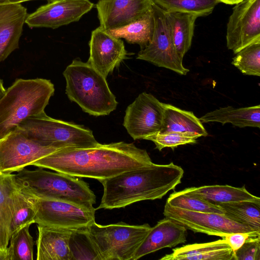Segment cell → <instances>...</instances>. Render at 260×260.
<instances>
[{"instance_id":"cell-24","label":"cell","mask_w":260,"mask_h":260,"mask_svg":"<svg viewBox=\"0 0 260 260\" xmlns=\"http://www.w3.org/2000/svg\"><path fill=\"white\" fill-rule=\"evenodd\" d=\"M165 12L175 49L183 60L191 47L195 22L198 16L187 13Z\"/></svg>"},{"instance_id":"cell-7","label":"cell","mask_w":260,"mask_h":260,"mask_svg":"<svg viewBox=\"0 0 260 260\" xmlns=\"http://www.w3.org/2000/svg\"><path fill=\"white\" fill-rule=\"evenodd\" d=\"M151 226L124 222L103 225L95 221L86 228L100 260H133Z\"/></svg>"},{"instance_id":"cell-13","label":"cell","mask_w":260,"mask_h":260,"mask_svg":"<svg viewBox=\"0 0 260 260\" xmlns=\"http://www.w3.org/2000/svg\"><path fill=\"white\" fill-rule=\"evenodd\" d=\"M164 113L163 103L144 92L127 107L123 125L134 140L145 139L160 131Z\"/></svg>"},{"instance_id":"cell-2","label":"cell","mask_w":260,"mask_h":260,"mask_svg":"<svg viewBox=\"0 0 260 260\" xmlns=\"http://www.w3.org/2000/svg\"><path fill=\"white\" fill-rule=\"evenodd\" d=\"M183 174V169L173 162H152L101 180L104 192L96 210L124 208L142 201L160 199L181 183Z\"/></svg>"},{"instance_id":"cell-30","label":"cell","mask_w":260,"mask_h":260,"mask_svg":"<svg viewBox=\"0 0 260 260\" xmlns=\"http://www.w3.org/2000/svg\"><path fill=\"white\" fill-rule=\"evenodd\" d=\"M27 225L13 233L7 247L8 260H33L35 242Z\"/></svg>"},{"instance_id":"cell-31","label":"cell","mask_w":260,"mask_h":260,"mask_svg":"<svg viewBox=\"0 0 260 260\" xmlns=\"http://www.w3.org/2000/svg\"><path fill=\"white\" fill-rule=\"evenodd\" d=\"M166 203L172 207L192 211L224 214V211L219 205L186 194L181 190L172 193Z\"/></svg>"},{"instance_id":"cell-29","label":"cell","mask_w":260,"mask_h":260,"mask_svg":"<svg viewBox=\"0 0 260 260\" xmlns=\"http://www.w3.org/2000/svg\"><path fill=\"white\" fill-rule=\"evenodd\" d=\"M35 211L27 196L16 186L13 192L11 235L26 225L35 223Z\"/></svg>"},{"instance_id":"cell-39","label":"cell","mask_w":260,"mask_h":260,"mask_svg":"<svg viewBox=\"0 0 260 260\" xmlns=\"http://www.w3.org/2000/svg\"><path fill=\"white\" fill-rule=\"evenodd\" d=\"M0 260H8L7 250H0Z\"/></svg>"},{"instance_id":"cell-3","label":"cell","mask_w":260,"mask_h":260,"mask_svg":"<svg viewBox=\"0 0 260 260\" xmlns=\"http://www.w3.org/2000/svg\"><path fill=\"white\" fill-rule=\"evenodd\" d=\"M16 187L24 194L38 198L69 202L92 208L96 197L89 185L82 179L68 174L46 171L38 167L24 168L13 174Z\"/></svg>"},{"instance_id":"cell-6","label":"cell","mask_w":260,"mask_h":260,"mask_svg":"<svg viewBox=\"0 0 260 260\" xmlns=\"http://www.w3.org/2000/svg\"><path fill=\"white\" fill-rule=\"evenodd\" d=\"M39 144L58 149L97 146L92 132L84 126L54 119L44 112L29 117L16 128Z\"/></svg>"},{"instance_id":"cell-37","label":"cell","mask_w":260,"mask_h":260,"mask_svg":"<svg viewBox=\"0 0 260 260\" xmlns=\"http://www.w3.org/2000/svg\"><path fill=\"white\" fill-rule=\"evenodd\" d=\"M34 1V0H0V5L5 4H19L22 2ZM48 2L52 1L53 0H46Z\"/></svg>"},{"instance_id":"cell-19","label":"cell","mask_w":260,"mask_h":260,"mask_svg":"<svg viewBox=\"0 0 260 260\" xmlns=\"http://www.w3.org/2000/svg\"><path fill=\"white\" fill-rule=\"evenodd\" d=\"M37 260H71L69 240L73 231L38 225Z\"/></svg>"},{"instance_id":"cell-33","label":"cell","mask_w":260,"mask_h":260,"mask_svg":"<svg viewBox=\"0 0 260 260\" xmlns=\"http://www.w3.org/2000/svg\"><path fill=\"white\" fill-rule=\"evenodd\" d=\"M69 248L71 260H100L87 234L86 228L72 232L69 240Z\"/></svg>"},{"instance_id":"cell-26","label":"cell","mask_w":260,"mask_h":260,"mask_svg":"<svg viewBox=\"0 0 260 260\" xmlns=\"http://www.w3.org/2000/svg\"><path fill=\"white\" fill-rule=\"evenodd\" d=\"M154 21L151 9L138 20L124 26L107 31L117 38L139 44L144 49L150 42L153 31Z\"/></svg>"},{"instance_id":"cell-15","label":"cell","mask_w":260,"mask_h":260,"mask_svg":"<svg viewBox=\"0 0 260 260\" xmlns=\"http://www.w3.org/2000/svg\"><path fill=\"white\" fill-rule=\"evenodd\" d=\"M87 62L106 78L127 58L124 43L100 26L91 32Z\"/></svg>"},{"instance_id":"cell-23","label":"cell","mask_w":260,"mask_h":260,"mask_svg":"<svg viewBox=\"0 0 260 260\" xmlns=\"http://www.w3.org/2000/svg\"><path fill=\"white\" fill-rule=\"evenodd\" d=\"M199 119L202 123L218 122L222 125L231 123L241 128H259L260 105L238 108L231 106L220 108L206 113Z\"/></svg>"},{"instance_id":"cell-25","label":"cell","mask_w":260,"mask_h":260,"mask_svg":"<svg viewBox=\"0 0 260 260\" xmlns=\"http://www.w3.org/2000/svg\"><path fill=\"white\" fill-rule=\"evenodd\" d=\"M16 187L13 174H0V250H6L11 236L13 192Z\"/></svg>"},{"instance_id":"cell-21","label":"cell","mask_w":260,"mask_h":260,"mask_svg":"<svg viewBox=\"0 0 260 260\" xmlns=\"http://www.w3.org/2000/svg\"><path fill=\"white\" fill-rule=\"evenodd\" d=\"M181 191L216 205L240 201L260 203V198L250 193L245 186L205 185L186 188Z\"/></svg>"},{"instance_id":"cell-20","label":"cell","mask_w":260,"mask_h":260,"mask_svg":"<svg viewBox=\"0 0 260 260\" xmlns=\"http://www.w3.org/2000/svg\"><path fill=\"white\" fill-rule=\"evenodd\" d=\"M160 260H235L234 253L225 240L185 245L174 248Z\"/></svg>"},{"instance_id":"cell-14","label":"cell","mask_w":260,"mask_h":260,"mask_svg":"<svg viewBox=\"0 0 260 260\" xmlns=\"http://www.w3.org/2000/svg\"><path fill=\"white\" fill-rule=\"evenodd\" d=\"M93 6L89 0H53L28 14L25 23L30 28L56 29L79 21Z\"/></svg>"},{"instance_id":"cell-12","label":"cell","mask_w":260,"mask_h":260,"mask_svg":"<svg viewBox=\"0 0 260 260\" xmlns=\"http://www.w3.org/2000/svg\"><path fill=\"white\" fill-rule=\"evenodd\" d=\"M163 214L186 229L195 233L223 237L228 234L259 232L239 223L224 214L211 212L192 211L170 206H165Z\"/></svg>"},{"instance_id":"cell-17","label":"cell","mask_w":260,"mask_h":260,"mask_svg":"<svg viewBox=\"0 0 260 260\" xmlns=\"http://www.w3.org/2000/svg\"><path fill=\"white\" fill-rule=\"evenodd\" d=\"M187 229L165 217L151 227L136 250L133 260L165 248H172L186 241Z\"/></svg>"},{"instance_id":"cell-11","label":"cell","mask_w":260,"mask_h":260,"mask_svg":"<svg viewBox=\"0 0 260 260\" xmlns=\"http://www.w3.org/2000/svg\"><path fill=\"white\" fill-rule=\"evenodd\" d=\"M226 46L237 54L260 42V0H243L235 5L227 23Z\"/></svg>"},{"instance_id":"cell-28","label":"cell","mask_w":260,"mask_h":260,"mask_svg":"<svg viewBox=\"0 0 260 260\" xmlns=\"http://www.w3.org/2000/svg\"><path fill=\"white\" fill-rule=\"evenodd\" d=\"M167 12L193 14L198 17L211 14L219 3L216 0H152Z\"/></svg>"},{"instance_id":"cell-40","label":"cell","mask_w":260,"mask_h":260,"mask_svg":"<svg viewBox=\"0 0 260 260\" xmlns=\"http://www.w3.org/2000/svg\"><path fill=\"white\" fill-rule=\"evenodd\" d=\"M5 91V88L3 81L0 79V99L3 96Z\"/></svg>"},{"instance_id":"cell-35","label":"cell","mask_w":260,"mask_h":260,"mask_svg":"<svg viewBox=\"0 0 260 260\" xmlns=\"http://www.w3.org/2000/svg\"><path fill=\"white\" fill-rule=\"evenodd\" d=\"M234 253L235 260H260V235L249 236Z\"/></svg>"},{"instance_id":"cell-1","label":"cell","mask_w":260,"mask_h":260,"mask_svg":"<svg viewBox=\"0 0 260 260\" xmlns=\"http://www.w3.org/2000/svg\"><path fill=\"white\" fill-rule=\"evenodd\" d=\"M152 162L146 150L133 143L119 142L99 143L88 148L60 149L31 166L100 181Z\"/></svg>"},{"instance_id":"cell-5","label":"cell","mask_w":260,"mask_h":260,"mask_svg":"<svg viewBox=\"0 0 260 260\" xmlns=\"http://www.w3.org/2000/svg\"><path fill=\"white\" fill-rule=\"evenodd\" d=\"M68 98L89 115H109L118 105L106 78L87 62L74 59L63 72Z\"/></svg>"},{"instance_id":"cell-32","label":"cell","mask_w":260,"mask_h":260,"mask_svg":"<svg viewBox=\"0 0 260 260\" xmlns=\"http://www.w3.org/2000/svg\"><path fill=\"white\" fill-rule=\"evenodd\" d=\"M236 54L232 64L243 74L260 76V42L246 46Z\"/></svg>"},{"instance_id":"cell-36","label":"cell","mask_w":260,"mask_h":260,"mask_svg":"<svg viewBox=\"0 0 260 260\" xmlns=\"http://www.w3.org/2000/svg\"><path fill=\"white\" fill-rule=\"evenodd\" d=\"M260 235V232L251 233L236 232L228 234L223 238L232 250L235 252L240 248L250 236Z\"/></svg>"},{"instance_id":"cell-22","label":"cell","mask_w":260,"mask_h":260,"mask_svg":"<svg viewBox=\"0 0 260 260\" xmlns=\"http://www.w3.org/2000/svg\"><path fill=\"white\" fill-rule=\"evenodd\" d=\"M163 105L164 118L159 133H187L198 137L208 135L202 122L192 112L182 110L169 104L163 103Z\"/></svg>"},{"instance_id":"cell-18","label":"cell","mask_w":260,"mask_h":260,"mask_svg":"<svg viewBox=\"0 0 260 260\" xmlns=\"http://www.w3.org/2000/svg\"><path fill=\"white\" fill-rule=\"evenodd\" d=\"M27 15L20 3L0 5V63L19 48Z\"/></svg>"},{"instance_id":"cell-16","label":"cell","mask_w":260,"mask_h":260,"mask_svg":"<svg viewBox=\"0 0 260 260\" xmlns=\"http://www.w3.org/2000/svg\"><path fill=\"white\" fill-rule=\"evenodd\" d=\"M152 0H99L96 4L100 27L106 31L128 25L151 9Z\"/></svg>"},{"instance_id":"cell-8","label":"cell","mask_w":260,"mask_h":260,"mask_svg":"<svg viewBox=\"0 0 260 260\" xmlns=\"http://www.w3.org/2000/svg\"><path fill=\"white\" fill-rule=\"evenodd\" d=\"M26 196L35 211V223L38 225L73 231L86 229L95 221L94 207Z\"/></svg>"},{"instance_id":"cell-34","label":"cell","mask_w":260,"mask_h":260,"mask_svg":"<svg viewBox=\"0 0 260 260\" xmlns=\"http://www.w3.org/2000/svg\"><path fill=\"white\" fill-rule=\"evenodd\" d=\"M199 137L190 133L168 132L164 134L157 133L146 137L145 140L152 141L156 148L160 151L166 147L172 149L178 146L188 144H194Z\"/></svg>"},{"instance_id":"cell-4","label":"cell","mask_w":260,"mask_h":260,"mask_svg":"<svg viewBox=\"0 0 260 260\" xmlns=\"http://www.w3.org/2000/svg\"><path fill=\"white\" fill-rule=\"evenodd\" d=\"M54 90L46 79L16 80L0 99V140L29 117L44 112Z\"/></svg>"},{"instance_id":"cell-10","label":"cell","mask_w":260,"mask_h":260,"mask_svg":"<svg viewBox=\"0 0 260 260\" xmlns=\"http://www.w3.org/2000/svg\"><path fill=\"white\" fill-rule=\"evenodd\" d=\"M58 150L39 144L16 128L0 140V172H17Z\"/></svg>"},{"instance_id":"cell-9","label":"cell","mask_w":260,"mask_h":260,"mask_svg":"<svg viewBox=\"0 0 260 260\" xmlns=\"http://www.w3.org/2000/svg\"><path fill=\"white\" fill-rule=\"evenodd\" d=\"M151 11L154 21L152 36L148 45L139 51L137 58L185 75L189 70L184 67L183 60L176 52L165 11L154 2Z\"/></svg>"},{"instance_id":"cell-38","label":"cell","mask_w":260,"mask_h":260,"mask_svg":"<svg viewBox=\"0 0 260 260\" xmlns=\"http://www.w3.org/2000/svg\"><path fill=\"white\" fill-rule=\"evenodd\" d=\"M219 3H223L225 4L233 5L241 2L243 0H216Z\"/></svg>"},{"instance_id":"cell-41","label":"cell","mask_w":260,"mask_h":260,"mask_svg":"<svg viewBox=\"0 0 260 260\" xmlns=\"http://www.w3.org/2000/svg\"><path fill=\"white\" fill-rule=\"evenodd\" d=\"M0 174H1V173L0 172Z\"/></svg>"},{"instance_id":"cell-27","label":"cell","mask_w":260,"mask_h":260,"mask_svg":"<svg viewBox=\"0 0 260 260\" xmlns=\"http://www.w3.org/2000/svg\"><path fill=\"white\" fill-rule=\"evenodd\" d=\"M218 205L229 218L260 232V203L240 201Z\"/></svg>"}]
</instances>
